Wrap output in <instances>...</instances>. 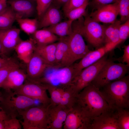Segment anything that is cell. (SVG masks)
Wrapping results in <instances>:
<instances>
[{"label":"cell","mask_w":129,"mask_h":129,"mask_svg":"<svg viewBox=\"0 0 129 129\" xmlns=\"http://www.w3.org/2000/svg\"><path fill=\"white\" fill-rule=\"evenodd\" d=\"M76 102L91 120L111 108L100 91L92 83L77 95Z\"/></svg>","instance_id":"6da1fadb"},{"label":"cell","mask_w":129,"mask_h":129,"mask_svg":"<svg viewBox=\"0 0 129 129\" xmlns=\"http://www.w3.org/2000/svg\"><path fill=\"white\" fill-rule=\"evenodd\" d=\"M99 89L110 107L129 109V75L110 82Z\"/></svg>","instance_id":"7a4b0ae2"},{"label":"cell","mask_w":129,"mask_h":129,"mask_svg":"<svg viewBox=\"0 0 129 129\" xmlns=\"http://www.w3.org/2000/svg\"><path fill=\"white\" fill-rule=\"evenodd\" d=\"M5 91V95L1 97L0 108L9 119L16 118L21 112L35 106V100L16 94L12 90Z\"/></svg>","instance_id":"3957f363"},{"label":"cell","mask_w":129,"mask_h":129,"mask_svg":"<svg viewBox=\"0 0 129 129\" xmlns=\"http://www.w3.org/2000/svg\"><path fill=\"white\" fill-rule=\"evenodd\" d=\"M49 105L34 106L21 112L24 129H48V109Z\"/></svg>","instance_id":"277c9868"},{"label":"cell","mask_w":129,"mask_h":129,"mask_svg":"<svg viewBox=\"0 0 129 129\" xmlns=\"http://www.w3.org/2000/svg\"><path fill=\"white\" fill-rule=\"evenodd\" d=\"M84 21L82 17L73 21L72 32L65 37L74 63L81 59L90 51L85 43L82 34Z\"/></svg>","instance_id":"5b68a950"},{"label":"cell","mask_w":129,"mask_h":129,"mask_svg":"<svg viewBox=\"0 0 129 129\" xmlns=\"http://www.w3.org/2000/svg\"><path fill=\"white\" fill-rule=\"evenodd\" d=\"M129 67L123 63L108 60L91 83L99 89L110 82L125 76Z\"/></svg>","instance_id":"8992f818"},{"label":"cell","mask_w":129,"mask_h":129,"mask_svg":"<svg viewBox=\"0 0 129 129\" xmlns=\"http://www.w3.org/2000/svg\"><path fill=\"white\" fill-rule=\"evenodd\" d=\"M108 60L104 56L80 72L70 86L76 94L91 83Z\"/></svg>","instance_id":"52a82bcc"},{"label":"cell","mask_w":129,"mask_h":129,"mask_svg":"<svg viewBox=\"0 0 129 129\" xmlns=\"http://www.w3.org/2000/svg\"><path fill=\"white\" fill-rule=\"evenodd\" d=\"M105 27L87 15L84 18L82 29L83 36L91 45L97 49L105 44Z\"/></svg>","instance_id":"ba28073f"},{"label":"cell","mask_w":129,"mask_h":129,"mask_svg":"<svg viewBox=\"0 0 129 129\" xmlns=\"http://www.w3.org/2000/svg\"><path fill=\"white\" fill-rule=\"evenodd\" d=\"M14 90L16 94L38 100L42 104L48 105L50 104L45 83L27 80L21 86Z\"/></svg>","instance_id":"9c48e42d"},{"label":"cell","mask_w":129,"mask_h":129,"mask_svg":"<svg viewBox=\"0 0 129 129\" xmlns=\"http://www.w3.org/2000/svg\"><path fill=\"white\" fill-rule=\"evenodd\" d=\"M91 119L76 102L69 112L64 129H91Z\"/></svg>","instance_id":"30bf717a"},{"label":"cell","mask_w":129,"mask_h":129,"mask_svg":"<svg viewBox=\"0 0 129 129\" xmlns=\"http://www.w3.org/2000/svg\"><path fill=\"white\" fill-rule=\"evenodd\" d=\"M118 109L111 108L94 118L91 129H119L117 121Z\"/></svg>","instance_id":"8fae6325"},{"label":"cell","mask_w":129,"mask_h":129,"mask_svg":"<svg viewBox=\"0 0 129 129\" xmlns=\"http://www.w3.org/2000/svg\"><path fill=\"white\" fill-rule=\"evenodd\" d=\"M119 12L118 4L117 2L98 7L89 16L98 22L111 24L116 20Z\"/></svg>","instance_id":"7c38bea8"},{"label":"cell","mask_w":129,"mask_h":129,"mask_svg":"<svg viewBox=\"0 0 129 129\" xmlns=\"http://www.w3.org/2000/svg\"><path fill=\"white\" fill-rule=\"evenodd\" d=\"M27 64V80L30 81L38 80L47 70L52 68L35 51Z\"/></svg>","instance_id":"4fadbf2b"},{"label":"cell","mask_w":129,"mask_h":129,"mask_svg":"<svg viewBox=\"0 0 129 129\" xmlns=\"http://www.w3.org/2000/svg\"><path fill=\"white\" fill-rule=\"evenodd\" d=\"M113 49L109 44H106L95 50L90 51L79 62L73 63L77 75L83 69L96 62Z\"/></svg>","instance_id":"5bb4252c"},{"label":"cell","mask_w":129,"mask_h":129,"mask_svg":"<svg viewBox=\"0 0 129 129\" xmlns=\"http://www.w3.org/2000/svg\"><path fill=\"white\" fill-rule=\"evenodd\" d=\"M20 30L12 27L0 29V42L6 54L14 50L22 40L20 34Z\"/></svg>","instance_id":"9a60e30c"},{"label":"cell","mask_w":129,"mask_h":129,"mask_svg":"<svg viewBox=\"0 0 129 129\" xmlns=\"http://www.w3.org/2000/svg\"><path fill=\"white\" fill-rule=\"evenodd\" d=\"M55 58L56 68L68 66L74 63L65 37L60 38L59 41L56 43Z\"/></svg>","instance_id":"2e32d148"},{"label":"cell","mask_w":129,"mask_h":129,"mask_svg":"<svg viewBox=\"0 0 129 129\" xmlns=\"http://www.w3.org/2000/svg\"><path fill=\"white\" fill-rule=\"evenodd\" d=\"M33 1L32 0H9L7 3L14 13L16 19L29 18L33 15L36 10Z\"/></svg>","instance_id":"e0dca14e"},{"label":"cell","mask_w":129,"mask_h":129,"mask_svg":"<svg viewBox=\"0 0 129 129\" xmlns=\"http://www.w3.org/2000/svg\"><path fill=\"white\" fill-rule=\"evenodd\" d=\"M70 110L59 104L52 106L50 104L48 109L49 129H62Z\"/></svg>","instance_id":"ac0fdd59"},{"label":"cell","mask_w":129,"mask_h":129,"mask_svg":"<svg viewBox=\"0 0 129 129\" xmlns=\"http://www.w3.org/2000/svg\"><path fill=\"white\" fill-rule=\"evenodd\" d=\"M27 78L26 73L18 67L10 72L2 87L5 91L15 90L21 86Z\"/></svg>","instance_id":"d6986e66"},{"label":"cell","mask_w":129,"mask_h":129,"mask_svg":"<svg viewBox=\"0 0 129 129\" xmlns=\"http://www.w3.org/2000/svg\"><path fill=\"white\" fill-rule=\"evenodd\" d=\"M36 44L35 41L32 38L25 40H22L14 49L18 57L27 64L34 51Z\"/></svg>","instance_id":"ffe728a7"},{"label":"cell","mask_w":129,"mask_h":129,"mask_svg":"<svg viewBox=\"0 0 129 129\" xmlns=\"http://www.w3.org/2000/svg\"><path fill=\"white\" fill-rule=\"evenodd\" d=\"M58 8L51 4L39 20L38 28H45L60 22L62 16Z\"/></svg>","instance_id":"44dd1931"},{"label":"cell","mask_w":129,"mask_h":129,"mask_svg":"<svg viewBox=\"0 0 129 129\" xmlns=\"http://www.w3.org/2000/svg\"><path fill=\"white\" fill-rule=\"evenodd\" d=\"M56 43L39 45L36 44L34 51L52 68H56L55 54Z\"/></svg>","instance_id":"7402d4cb"},{"label":"cell","mask_w":129,"mask_h":129,"mask_svg":"<svg viewBox=\"0 0 129 129\" xmlns=\"http://www.w3.org/2000/svg\"><path fill=\"white\" fill-rule=\"evenodd\" d=\"M56 73V77L59 82L64 88L70 86L77 75L73 64L61 68Z\"/></svg>","instance_id":"603a6c76"},{"label":"cell","mask_w":129,"mask_h":129,"mask_svg":"<svg viewBox=\"0 0 129 129\" xmlns=\"http://www.w3.org/2000/svg\"><path fill=\"white\" fill-rule=\"evenodd\" d=\"M121 23L119 20L106 27L104 31L105 44H110L114 48L117 45L119 39V29Z\"/></svg>","instance_id":"cb8c5ba5"},{"label":"cell","mask_w":129,"mask_h":129,"mask_svg":"<svg viewBox=\"0 0 129 129\" xmlns=\"http://www.w3.org/2000/svg\"><path fill=\"white\" fill-rule=\"evenodd\" d=\"M32 35V38L38 45L50 44L54 43L59 39L56 35L45 28L37 30Z\"/></svg>","instance_id":"d4e9b609"},{"label":"cell","mask_w":129,"mask_h":129,"mask_svg":"<svg viewBox=\"0 0 129 129\" xmlns=\"http://www.w3.org/2000/svg\"><path fill=\"white\" fill-rule=\"evenodd\" d=\"M73 21L68 19L45 28L60 38L65 37L69 35L72 32Z\"/></svg>","instance_id":"484cf974"},{"label":"cell","mask_w":129,"mask_h":129,"mask_svg":"<svg viewBox=\"0 0 129 129\" xmlns=\"http://www.w3.org/2000/svg\"><path fill=\"white\" fill-rule=\"evenodd\" d=\"M16 21L21 29L28 35H32L38 27V22L36 19L18 18L16 19Z\"/></svg>","instance_id":"4316f807"},{"label":"cell","mask_w":129,"mask_h":129,"mask_svg":"<svg viewBox=\"0 0 129 129\" xmlns=\"http://www.w3.org/2000/svg\"><path fill=\"white\" fill-rule=\"evenodd\" d=\"M63 88L59 104L70 110L76 102L77 95L74 92L70 86Z\"/></svg>","instance_id":"83f0119b"},{"label":"cell","mask_w":129,"mask_h":129,"mask_svg":"<svg viewBox=\"0 0 129 129\" xmlns=\"http://www.w3.org/2000/svg\"><path fill=\"white\" fill-rule=\"evenodd\" d=\"M16 17L10 6L7 7L0 13V29L8 28L12 27Z\"/></svg>","instance_id":"f1b7e54d"},{"label":"cell","mask_w":129,"mask_h":129,"mask_svg":"<svg viewBox=\"0 0 129 129\" xmlns=\"http://www.w3.org/2000/svg\"><path fill=\"white\" fill-rule=\"evenodd\" d=\"M47 91L50 96V105L55 106L59 104L63 88L54 85L50 83H45Z\"/></svg>","instance_id":"f546056e"},{"label":"cell","mask_w":129,"mask_h":129,"mask_svg":"<svg viewBox=\"0 0 129 129\" xmlns=\"http://www.w3.org/2000/svg\"><path fill=\"white\" fill-rule=\"evenodd\" d=\"M117 121L119 129H129V109L118 108Z\"/></svg>","instance_id":"4dcf8cb0"},{"label":"cell","mask_w":129,"mask_h":129,"mask_svg":"<svg viewBox=\"0 0 129 129\" xmlns=\"http://www.w3.org/2000/svg\"><path fill=\"white\" fill-rule=\"evenodd\" d=\"M88 3V1H87L81 6L72 9L64 14L68 19L73 21L85 16L87 15L86 9Z\"/></svg>","instance_id":"1f68e13d"},{"label":"cell","mask_w":129,"mask_h":129,"mask_svg":"<svg viewBox=\"0 0 129 129\" xmlns=\"http://www.w3.org/2000/svg\"><path fill=\"white\" fill-rule=\"evenodd\" d=\"M19 66L18 63L12 59L6 65L0 68V87H2L11 71Z\"/></svg>","instance_id":"d6a6232c"},{"label":"cell","mask_w":129,"mask_h":129,"mask_svg":"<svg viewBox=\"0 0 129 129\" xmlns=\"http://www.w3.org/2000/svg\"><path fill=\"white\" fill-rule=\"evenodd\" d=\"M118 3L121 24L129 19V0H119Z\"/></svg>","instance_id":"836d02e7"},{"label":"cell","mask_w":129,"mask_h":129,"mask_svg":"<svg viewBox=\"0 0 129 129\" xmlns=\"http://www.w3.org/2000/svg\"><path fill=\"white\" fill-rule=\"evenodd\" d=\"M36 10L39 20L51 5L53 0H36Z\"/></svg>","instance_id":"e575fe53"},{"label":"cell","mask_w":129,"mask_h":129,"mask_svg":"<svg viewBox=\"0 0 129 129\" xmlns=\"http://www.w3.org/2000/svg\"><path fill=\"white\" fill-rule=\"evenodd\" d=\"M129 35V19L122 24L119 29V39L117 45L126 40Z\"/></svg>","instance_id":"d590c367"},{"label":"cell","mask_w":129,"mask_h":129,"mask_svg":"<svg viewBox=\"0 0 129 129\" xmlns=\"http://www.w3.org/2000/svg\"><path fill=\"white\" fill-rule=\"evenodd\" d=\"M88 0H69L63 6V10L64 14L73 9L83 5Z\"/></svg>","instance_id":"8d00e7d4"},{"label":"cell","mask_w":129,"mask_h":129,"mask_svg":"<svg viewBox=\"0 0 129 129\" xmlns=\"http://www.w3.org/2000/svg\"><path fill=\"white\" fill-rule=\"evenodd\" d=\"M4 129H21L22 126L19 120L16 118L4 120Z\"/></svg>","instance_id":"74e56055"},{"label":"cell","mask_w":129,"mask_h":129,"mask_svg":"<svg viewBox=\"0 0 129 129\" xmlns=\"http://www.w3.org/2000/svg\"><path fill=\"white\" fill-rule=\"evenodd\" d=\"M119 0H92L93 5L97 8L102 5L118 2Z\"/></svg>","instance_id":"f35d334b"},{"label":"cell","mask_w":129,"mask_h":129,"mask_svg":"<svg viewBox=\"0 0 129 129\" xmlns=\"http://www.w3.org/2000/svg\"><path fill=\"white\" fill-rule=\"evenodd\" d=\"M123 63H125L129 66V45H125L124 47V53L122 57Z\"/></svg>","instance_id":"ab89813d"},{"label":"cell","mask_w":129,"mask_h":129,"mask_svg":"<svg viewBox=\"0 0 129 129\" xmlns=\"http://www.w3.org/2000/svg\"><path fill=\"white\" fill-rule=\"evenodd\" d=\"M12 59L10 58L7 57H0V68L6 65Z\"/></svg>","instance_id":"60d3db41"},{"label":"cell","mask_w":129,"mask_h":129,"mask_svg":"<svg viewBox=\"0 0 129 129\" xmlns=\"http://www.w3.org/2000/svg\"><path fill=\"white\" fill-rule=\"evenodd\" d=\"M69 0H53L55 5L59 7L65 5Z\"/></svg>","instance_id":"b9f144b4"},{"label":"cell","mask_w":129,"mask_h":129,"mask_svg":"<svg viewBox=\"0 0 129 129\" xmlns=\"http://www.w3.org/2000/svg\"><path fill=\"white\" fill-rule=\"evenodd\" d=\"M7 0H0V13L7 7Z\"/></svg>","instance_id":"7bdbcfd3"},{"label":"cell","mask_w":129,"mask_h":129,"mask_svg":"<svg viewBox=\"0 0 129 129\" xmlns=\"http://www.w3.org/2000/svg\"><path fill=\"white\" fill-rule=\"evenodd\" d=\"M8 119H9L5 113L2 110H0V120H4Z\"/></svg>","instance_id":"ee69618b"},{"label":"cell","mask_w":129,"mask_h":129,"mask_svg":"<svg viewBox=\"0 0 129 129\" xmlns=\"http://www.w3.org/2000/svg\"><path fill=\"white\" fill-rule=\"evenodd\" d=\"M6 54L0 42V56L2 57H5Z\"/></svg>","instance_id":"f6af8a7d"},{"label":"cell","mask_w":129,"mask_h":129,"mask_svg":"<svg viewBox=\"0 0 129 129\" xmlns=\"http://www.w3.org/2000/svg\"><path fill=\"white\" fill-rule=\"evenodd\" d=\"M0 129H4V120H0Z\"/></svg>","instance_id":"bcb514c9"},{"label":"cell","mask_w":129,"mask_h":129,"mask_svg":"<svg viewBox=\"0 0 129 129\" xmlns=\"http://www.w3.org/2000/svg\"><path fill=\"white\" fill-rule=\"evenodd\" d=\"M1 96L0 95V102H1Z\"/></svg>","instance_id":"7dc6e473"},{"label":"cell","mask_w":129,"mask_h":129,"mask_svg":"<svg viewBox=\"0 0 129 129\" xmlns=\"http://www.w3.org/2000/svg\"><path fill=\"white\" fill-rule=\"evenodd\" d=\"M34 1H36V0H32Z\"/></svg>","instance_id":"c3c4849f"}]
</instances>
